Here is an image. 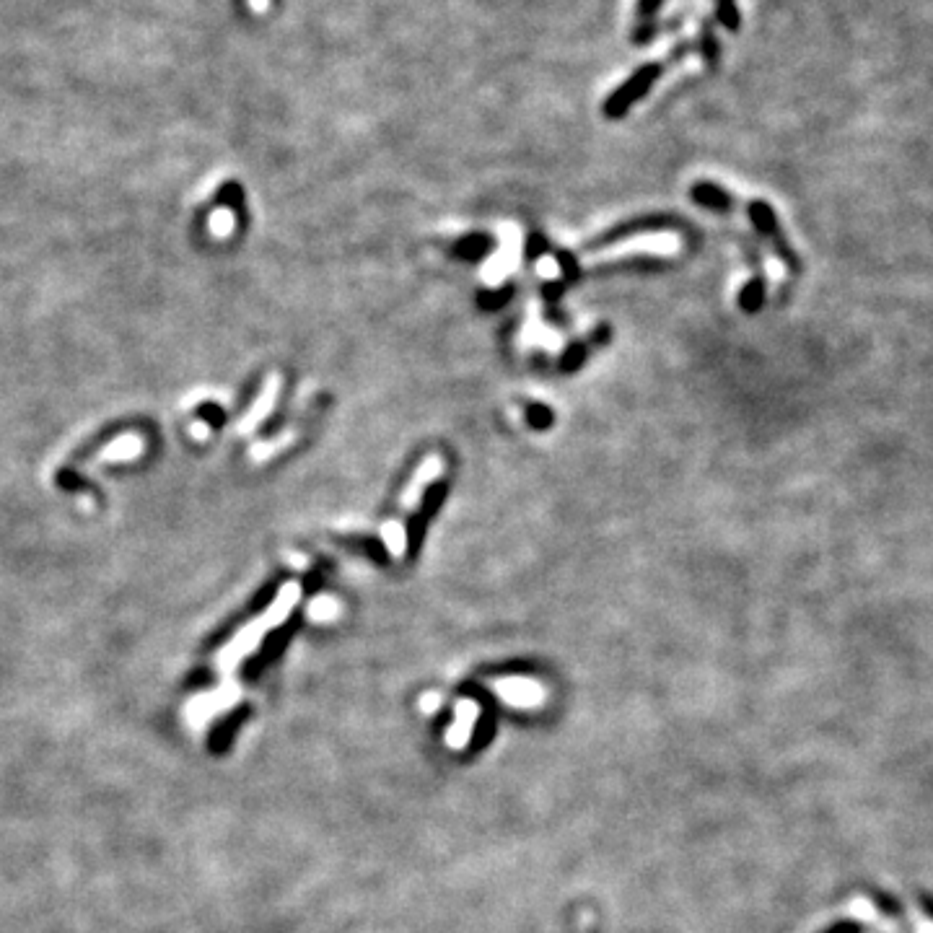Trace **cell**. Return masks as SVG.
<instances>
[{
    "label": "cell",
    "instance_id": "1",
    "mask_svg": "<svg viewBox=\"0 0 933 933\" xmlns=\"http://www.w3.org/2000/svg\"><path fill=\"white\" fill-rule=\"evenodd\" d=\"M664 70H667L664 60H651V63L638 65V68L604 99L602 115L607 117V120H622L635 104L651 94V89H654L656 83H659V78L664 76Z\"/></svg>",
    "mask_w": 933,
    "mask_h": 933
},
{
    "label": "cell",
    "instance_id": "2",
    "mask_svg": "<svg viewBox=\"0 0 933 933\" xmlns=\"http://www.w3.org/2000/svg\"><path fill=\"white\" fill-rule=\"evenodd\" d=\"M446 496H449V483H446V480H436V483L428 485L426 493H423V498H420L418 511L410 516V521H407V529H405L407 555H410V558L418 553L420 545H423V540H426L428 524H431V519H436V514L441 511V506H444Z\"/></svg>",
    "mask_w": 933,
    "mask_h": 933
},
{
    "label": "cell",
    "instance_id": "3",
    "mask_svg": "<svg viewBox=\"0 0 933 933\" xmlns=\"http://www.w3.org/2000/svg\"><path fill=\"white\" fill-rule=\"evenodd\" d=\"M667 0H638L635 3V21L633 32H630V42L635 47H648L659 34V11L664 8Z\"/></svg>",
    "mask_w": 933,
    "mask_h": 933
},
{
    "label": "cell",
    "instance_id": "4",
    "mask_svg": "<svg viewBox=\"0 0 933 933\" xmlns=\"http://www.w3.org/2000/svg\"><path fill=\"white\" fill-rule=\"evenodd\" d=\"M493 247H496L493 236L483 234V231H472V234H464L462 239L454 242V254L464 262H480L493 252Z\"/></svg>",
    "mask_w": 933,
    "mask_h": 933
},
{
    "label": "cell",
    "instance_id": "5",
    "mask_svg": "<svg viewBox=\"0 0 933 933\" xmlns=\"http://www.w3.org/2000/svg\"><path fill=\"white\" fill-rule=\"evenodd\" d=\"M667 218H638L633 223H625V226H617L615 231H610L607 236L599 239V247L602 244H615L620 239H628V236H638V234H656V231H667Z\"/></svg>",
    "mask_w": 933,
    "mask_h": 933
},
{
    "label": "cell",
    "instance_id": "6",
    "mask_svg": "<svg viewBox=\"0 0 933 933\" xmlns=\"http://www.w3.org/2000/svg\"><path fill=\"white\" fill-rule=\"evenodd\" d=\"M692 200L711 210H729L731 205L729 192L724 187L713 185V182H698V185L692 187Z\"/></svg>",
    "mask_w": 933,
    "mask_h": 933
},
{
    "label": "cell",
    "instance_id": "7",
    "mask_svg": "<svg viewBox=\"0 0 933 933\" xmlns=\"http://www.w3.org/2000/svg\"><path fill=\"white\" fill-rule=\"evenodd\" d=\"M866 897L876 905V910L889 918V921L905 923V908H902V902L897 897H892V892H884L879 887H866Z\"/></svg>",
    "mask_w": 933,
    "mask_h": 933
},
{
    "label": "cell",
    "instance_id": "8",
    "mask_svg": "<svg viewBox=\"0 0 933 933\" xmlns=\"http://www.w3.org/2000/svg\"><path fill=\"white\" fill-rule=\"evenodd\" d=\"M695 47H698L700 58H703V63L708 65V68H718V63H721V45H718V37L716 32H713L711 21H705V24L700 26V37L698 42H695Z\"/></svg>",
    "mask_w": 933,
    "mask_h": 933
},
{
    "label": "cell",
    "instance_id": "9",
    "mask_svg": "<svg viewBox=\"0 0 933 933\" xmlns=\"http://www.w3.org/2000/svg\"><path fill=\"white\" fill-rule=\"evenodd\" d=\"M713 11H716V21L724 26L726 32L737 34L742 29V11H739L737 0H713Z\"/></svg>",
    "mask_w": 933,
    "mask_h": 933
},
{
    "label": "cell",
    "instance_id": "10",
    "mask_svg": "<svg viewBox=\"0 0 933 933\" xmlns=\"http://www.w3.org/2000/svg\"><path fill=\"white\" fill-rule=\"evenodd\" d=\"M589 345L591 343H571V345H568V348L563 350L560 361H558L560 371H565V374H573V371L581 369V366L586 363V358H589Z\"/></svg>",
    "mask_w": 933,
    "mask_h": 933
},
{
    "label": "cell",
    "instance_id": "11",
    "mask_svg": "<svg viewBox=\"0 0 933 933\" xmlns=\"http://www.w3.org/2000/svg\"><path fill=\"white\" fill-rule=\"evenodd\" d=\"M511 296H514V288L511 286L488 288V291H483L480 296H477V306H480L483 311H498V309H503L508 301H511Z\"/></svg>",
    "mask_w": 933,
    "mask_h": 933
},
{
    "label": "cell",
    "instance_id": "12",
    "mask_svg": "<svg viewBox=\"0 0 933 933\" xmlns=\"http://www.w3.org/2000/svg\"><path fill=\"white\" fill-rule=\"evenodd\" d=\"M527 423L534 428V431H547V428H553V423H555L553 407L545 405V402H532V405H527Z\"/></svg>",
    "mask_w": 933,
    "mask_h": 933
},
{
    "label": "cell",
    "instance_id": "13",
    "mask_svg": "<svg viewBox=\"0 0 933 933\" xmlns=\"http://www.w3.org/2000/svg\"><path fill=\"white\" fill-rule=\"evenodd\" d=\"M350 547H358V550H363L371 560H376V563L381 565L389 560V550L387 545L381 542V537H353Z\"/></svg>",
    "mask_w": 933,
    "mask_h": 933
},
{
    "label": "cell",
    "instance_id": "14",
    "mask_svg": "<svg viewBox=\"0 0 933 933\" xmlns=\"http://www.w3.org/2000/svg\"><path fill=\"white\" fill-rule=\"evenodd\" d=\"M555 260H558L560 275H563V280H568V283H571V280L581 278V267H578V260L573 257L571 252H555Z\"/></svg>",
    "mask_w": 933,
    "mask_h": 933
},
{
    "label": "cell",
    "instance_id": "15",
    "mask_svg": "<svg viewBox=\"0 0 933 933\" xmlns=\"http://www.w3.org/2000/svg\"><path fill=\"white\" fill-rule=\"evenodd\" d=\"M550 252V247H547V242H545V236H540V234H532L527 239V257L529 260H540L542 254H547Z\"/></svg>",
    "mask_w": 933,
    "mask_h": 933
},
{
    "label": "cell",
    "instance_id": "16",
    "mask_svg": "<svg viewBox=\"0 0 933 933\" xmlns=\"http://www.w3.org/2000/svg\"><path fill=\"white\" fill-rule=\"evenodd\" d=\"M760 304H762L760 283H749V286L744 288V293H742V306H744V309H749V311H755Z\"/></svg>",
    "mask_w": 933,
    "mask_h": 933
},
{
    "label": "cell",
    "instance_id": "17",
    "mask_svg": "<svg viewBox=\"0 0 933 933\" xmlns=\"http://www.w3.org/2000/svg\"><path fill=\"white\" fill-rule=\"evenodd\" d=\"M819 933H866V926L861 921H838Z\"/></svg>",
    "mask_w": 933,
    "mask_h": 933
},
{
    "label": "cell",
    "instance_id": "18",
    "mask_svg": "<svg viewBox=\"0 0 933 933\" xmlns=\"http://www.w3.org/2000/svg\"><path fill=\"white\" fill-rule=\"evenodd\" d=\"M918 902H921L923 913H926L928 918L933 921V895H931V892H918Z\"/></svg>",
    "mask_w": 933,
    "mask_h": 933
}]
</instances>
